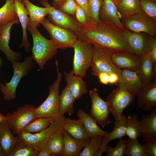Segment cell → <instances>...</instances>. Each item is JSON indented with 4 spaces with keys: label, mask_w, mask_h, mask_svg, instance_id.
<instances>
[{
    "label": "cell",
    "mask_w": 156,
    "mask_h": 156,
    "mask_svg": "<svg viewBox=\"0 0 156 156\" xmlns=\"http://www.w3.org/2000/svg\"><path fill=\"white\" fill-rule=\"evenodd\" d=\"M81 25L76 34L78 38L94 46L107 49L112 53L129 51L123 39L124 31L118 27L101 21Z\"/></svg>",
    "instance_id": "cell-1"
},
{
    "label": "cell",
    "mask_w": 156,
    "mask_h": 156,
    "mask_svg": "<svg viewBox=\"0 0 156 156\" xmlns=\"http://www.w3.org/2000/svg\"><path fill=\"white\" fill-rule=\"evenodd\" d=\"M27 29L33 40L31 56L40 68L43 70L47 62L57 54L58 49L51 39H48L42 35L37 27H32L28 24Z\"/></svg>",
    "instance_id": "cell-2"
},
{
    "label": "cell",
    "mask_w": 156,
    "mask_h": 156,
    "mask_svg": "<svg viewBox=\"0 0 156 156\" xmlns=\"http://www.w3.org/2000/svg\"><path fill=\"white\" fill-rule=\"evenodd\" d=\"M57 71L56 79L49 87L48 96L40 106L35 108V114L37 118H51L57 121L62 118L59 111L60 94L59 89L62 80V75L60 72L57 60L55 61Z\"/></svg>",
    "instance_id": "cell-3"
},
{
    "label": "cell",
    "mask_w": 156,
    "mask_h": 156,
    "mask_svg": "<svg viewBox=\"0 0 156 156\" xmlns=\"http://www.w3.org/2000/svg\"><path fill=\"white\" fill-rule=\"evenodd\" d=\"M64 118L57 121H54L47 128L40 132L32 134L22 130L16 137L18 141L39 152L46 148L52 136L62 129Z\"/></svg>",
    "instance_id": "cell-4"
},
{
    "label": "cell",
    "mask_w": 156,
    "mask_h": 156,
    "mask_svg": "<svg viewBox=\"0 0 156 156\" xmlns=\"http://www.w3.org/2000/svg\"><path fill=\"white\" fill-rule=\"evenodd\" d=\"M31 56L26 57L23 62L15 61L12 63L14 73L11 79L5 85L0 83V88L4 94V99L9 101L16 98V91L21 79L28 76L34 66Z\"/></svg>",
    "instance_id": "cell-5"
},
{
    "label": "cell",
    "mask_w": 156,
    "mask_h": 156,
    "mask_svg": "<svg viewBox=\"0 0 156 156\" xmlns=\"http://www.w3.org/2000/svg\"><path fill=\"white\" fill-rule=\"evenodd\" d=\"M93 48V55L91 64L92 74L97 77L101 73L109 74H116L120 79V83L119 85H123L121 78L122 70L118 68L113 63L112 58L113 53L106 48L94 46Z\"/></svg>",
    "instance_id": "cell-6"
},
{
    "label": "cell",
    "mask_w": 156,
    "mask_h": 156,
    "mask_svg": "<svg viewBox=\"0 0 156 156\" xmlns=\"http://www.w3.org/2000/svg\"><path fill=\"white\" fill-rule=\"evenodd\" d=\"M123 39L129 51L141 57L156 47L155 38L144 32H133L125 28Z\"/></svg>",
    "instance_id": "cell-7"
},
{
    "label": "cell",
    "mask_w": 156,
    "mask_h": 156,
    "mask_svg": "<svg viewBox=\"0 0 156 156\" xmlns=\"http://www.w3.org/2000/svg\"><path fill=\"white\" fill-rule=\"evenodd\" d=\"M73 48L74 54L73 71L74 74L85 77L93 59V46L78 38Z\"/></svg>",
    "instance_id": "cell-8"
},
{
    "label": "cell",
    "mask_w": 156,
    "mask_h": 156,
    "mask_svg": "<svg viewBox=\"0 0 156 156\" xmlns=\"http://www.w3.org/2000/svg\"><path fill=\"white\" fill-rule=\"evenodd\" d=\"M40 24L48 31L51 39L58 49L63 50L73 48L78 38L73 32L54 25L46 18Z\"/></svg>",
    "instance_id": "cell-9"
},
{
    "label": "cell",
    "mask_w": 156,
    "mask_h": 156,
    "mask_svg": "<svg viewBox=\"0 0 156 156\" xmlns=\"http://www.w3.org/2000/svg\"><path fill=\"white\" fill-rule=\"evenodd\" d=\"M136 94L128 90L122 85L113 90L107 96L110 112L114 119L120 117L126 107L134 101Z\"/></svg>",
    "instance_id": "cell-10"
},
{
    "label": "cell",
    "mask_w": 156,
    "mask_h": 156,
    "mask_svg": "<svg viewBox=\"0 0 156 156\" xmlns=\"http://www.w3.org/2000/svg\"><path fill=\"white\" fill-rule=\"evenodd\" d=\"M124 28L135 33L144 32L152 36L156 34V20L146 15L142 11L122 19Z\"/></svg>",
    "instance_id": "cell-11"
},
{
    "label": "cell",
    "mask_w": 156,
    "mask_h": 156,
    "mask_svg": "<svg viewBox=\"0 0 156 156\" xmlns=\"http://www.w3.org/2000/svg\"><path fill=\"white\" fill-rule=\"evenodd\" d=\"M35 108L33 105L26 104L12 113L7 114L6 120L14 134L20 133L28 124L37 118Z\"/></svg>",
    "instance_id": "cell-12"
},
{
    "label": "cell",
    "mask_w": 156,
    "mask_h": 156,
    "mask_svg": "<svg viewBox=\"0 0 156 156\" xmlns=\"http://www.w3.org/2000/svg\"><path fill=\"white\" fill-rule=\"evenodd\" d=\"M44 7L48 8L50 14L48 19L54 25L73 32L76 34L80 30L81 25L76 19L75 16L51 6L48 0H39Z\"/></svg>",
    "instance_id": "cell-13"
},
{
    "label": "cell",
    "mask_w": 156,
    "mask_h": 156,
    "mask_svg": "<svg viewBox=\"0 0 156 156\" xmlns=\"http://www.w3.org/2000/svg\"><path fill=\"white\" fill-rule=\"evenodd\" d=\"M98 91L97 88H94L89 92L92 101L89 114L104 128L111 122L109 119L110 110L108 102L103 100L99 96Z\"/></svg>",
    "instance_id": "cell-14"
},
{
    "label": "cell",
    "mask_w": 156,
    "mask_h": 156,
    "mask_svg": "<svg viewBox=\"0 0 156 156\" xmlns=\"http://www.w3.org/2000/svg\"><path fill=\"white\" fill-rule=\"evenodd\" d=\"M19 23L18 18L3 25H0V50L5 55L8 60L11 63L19 61L21 57V53L12 50L9 44L10 37V30L12 26Z\"/></svg>",
    "instance_id": "cell-15"
},
{
    "label": "cell",
    "mask_w": 156,
    "mask_h": 156,
    "mask_svg": "<svg viewBox=\"0 0 156 156\" xmlns=\"http://www.w3.org/2000/svg\"><path fill=\"white\" fill-rule=\"evenodd\" d=\"M138 107L143 110H152L156 105V80L144 84L137 93Z\"/></svg>",
    "instance_id": "cell-16"
},
{
    "label": "cell",
    "mask_w": 156,
    "mask_h": 156,
    "mask_svg": "<svg viewBox=\"0 0 156 156\" xmlns=\"http://www.w3.org/2000/svg\"><path fill=\"white\" fill-rule=\"evenodd\" d=\"M113 122L114 128L113 130L103 137L101 147L95 156H101L106 151L109 142L116 139H120L126 135L127 117L124 115L120 117L114 119Z\"/></svg>",
    "instance_id": "cell-17"
},
{
    "label": "cell",
    "mask_w": 156,
    "mask_h": 156,
    "mask_svg": "<svg viewBox=\"0 0 156 156\" xmlns=\"http://www.w3.org/2000/svg\"><path fill=\"white\" fill-rule=\"evenodd\" d=\"M112 58L119 69L133 71H137L142 62V57L129 51L113 53Z\"/></svg>",
    "instance_id": "cell-18"
},
{
    "label": "cell",
    "mask_w": 156,
    "mask_h": 156,
    "mask_svg": "<svg viewBox=\"0 0 156 156\" xmlns=\"http://www.w3.org/2000/svg\"><path fill=\"white\" fill-rule=\"evenodd\" d=\"M142 132L139 137L143 139L142 144L156 138V109L143 115L140 119Z\"/></svg>",
    "instance_id": "cell-19"
},
{
    "label": "cell",
    "mask_w": 156,
    "mask_h": 156,
    "mask_svg": "<svg viewBox=\"0 0 156 156\" xmlns=\"http://www.w3.org/2000/svg\"><path fill=\"white\" fill-rule=\"evenodd\" d=\"M14 5L23 31L22 40L20 47H24L25 51L29 53L30 44L28 40L27 31V26L29 22L27 11L22 0H14Z\"/></svg>",
    "instance_id": "cell-20"
},
{
    "label": "cell",
    "mask_w": 156,
    "mask_h": 156,
    "mask_svg": "<svg viewBox=\"0 0 156 156\" xmlns=\"http://www.w3.org/2000/svg\"><path fill=\"white\" fill-rule=\"evenodd\" d=\"M62 129L73 138L81 141L88 143L90 138L88 135L81 120L64 118Z\"/></svg>",
    "instance_id": "cell-21"
},
{
    "label": "cell",
    "mask_w": 156,
    "mask_h": 156,
    "mask_svg": "<svg viewBox=\"0 0 156 156\" xmlns=\"http://www.w3.org/2000/svg\"><path fill=\"white\" fill-rule=\"evenodd\" d=\"M99 18L100 21L112 24L125 31V28L118 15L116 7L112 0H103Z\"/></svg>",
    "instance_id": "cell-22"
},
{
    "label": "cell",
    "mask_w": 156,
    "mask_h": 156,
    "mask_svg": "<svg viewBox=\"0 0 156 156\" xmlns=\"http://www.w3.org/2000/svg\"><path fill=\"white\" fill-rule=\"evenodd\" d=\"M83 78L75 75L73 70L64 72L67 86L75 100L79 99L88 92L86 83Z\"/></svg>",
    "instance_id": "cell-23"
},
{
    "label": "cell",
    "mask_w": 156,
    "mask_h": 156,
    "mask_svg": "<svg viewBox=\"0 0 156 156\" xmlns=\"http://www.w3.org/2000/svg\"><path fill=\"white\" fill-rule=\"evenodd\" d=\"M18 140L11 130L6 120L0 124V151L3 156L7 155L14 144Z\"/></svg>",
    "instance_id": "cell-24"
},
{
    "label": "cell",
    "mask_w": 156,
    "mask_h": 156,
    "mask_svg": "<svg viewBox=\"0 0 156 156\" xmlns=\"http://www.w3.org/2000/svg\"><path fill=\"white\" fill-rule=\"evenodd\" d=\"M22 0L29 16V24L32 27H39L45 16L50 14L49 9L46 7L37 6L31 3L29 0Z\"/></svg>",
    "instance_id": "cell-25"
},
{
    "label": "cell",
    "mask_w": 156,
    "mask_h": 156,
    "mask_svg": "<svg viewBox=\"0 0 156 156\" xmlns=\"http://www.w3.org/2000/svg\"><path fill=\"white\" fill-rule=\"evenodd\" d=\"M77 113L86 132L90 138L98 135L104 137L108 133V132L101 129L95 119L81 109H78Z\"/></svg>",
    "instance_id": "cell-26"
},
{
    "label": "cell",
    "mask_w": 156,
    "mask_h": 156,
    "mask_svg": "<svg viewBox=\"0 0 156 156\" xmlns=\"http://www.w3.org/2000/svg\"><path fill=\"white\" fill-rule=\"evenodd\" d=\"M156 64L145 57H142L141 63L137 73L143 83L156 80Z\"/></svg>",
    "instance_id": "cell-27"
},
{
    "label": "cell",
    "mask_w": 156,
    "mask_h": 156,
    "mask_svg": "<svg viewBox=\"0 0 156 156\" xmlns=\"http://www.w3.org/2000/svg\"><path fill=\"white\" fill-rule=\"evenodd\" d=\"M62 132L64 145V156H79L88 143L73 138L62 129Z\"/></svg>",
    "instance_id": "cell-28"
},
{
    "label": "cell",
    "mask_w": 156,
    "mask_h": 156,
    "mask_svg": "<svg viewBox=\"0 0 156 156\" xmlns=\"http://www.w3.org/2000/svg\"><path fill=\"white\" fill-rule=\"evenodd\" d=\"M116 6L120 20L142 11L140 0H121Z\"/></svg>",
    "instance_id": "cell-29"
},
{
    "label": "cell",
    "mask_w": 156,
    "mask_h": 156,
    "mask_svg": "<svg viewBox=\"0 0 156 156\" xmlns=\"http://www.w3.org/2000/svg\"><path fill=\"white\" fill-rule=\"evenodd\" d=\"M121 78L123 85L128 90L135 93L136 95L144 84L138 75L137 71L122 69Z\"/></svg>",
    "instance_id": "cell-30"
},
{
    "label": "cell",
    "mask_w": 156,
    "mask_h": 156,
    "mask_svg": "<svg viewBox=\"0 0 156 156\" xmlns=\"http://www.w3.org/2000/svg\"><path fill=\"white\" fill-rule=\"evenodd\" d=\"M75 100L67 86L64 87L60 96L59 111L61 117H64L65 113L72 116L74 112L73 104Z\"/></svg>",
    "instance_id": "cell-31"
},
{
    "label": "cell",
    "mask_w": 156,
    "mask_h": 156,
    "mask_svg": "<svg viewBox=\"0 0 156 156\" xmlns=\"http://www.w3.org/2000/svg\"><path fill=\"white\" fill-rule=\"evenodd\" d=\"M62 129L52 136L47 144L45 148L50 152L52 155L64 156V145Z\"/></svg>",
    "instance_id": "cell-32"
},
{
    "label": "cell",
    "mask_w": 156,
    "mask_h": 156,
    "mask_svg": "<svg viewBox=\"0 0 156 156\" xmlns=\"http://www.w3.org/2000/svg\"><path fill=\"white\" fill-rule=\"evenodd\" d=\"M18 17L14 0H6L4 4L0 8V25H5Z\"/></svg>",
    "instance_id": "cell-33"
},
{
    "label": "cell",
    "mask_w": 156,
    "mask_h": 156,
    "mask_svg": "<svg viewBox=\"0 0 156 156\" xmlns=\"http://www.w3.org/2000/svg\"><path fill=\"white\" fill-rule=\"evenodd\" d=\"M142 132L140 119L136 114H133L127 117L126 135L131 139H137Z\"/></svg>",
    "instance_id": "cell-34"
},
{
    "label": "cell",
    "mask_w": 156,
    "mask_h": 156,
    "mask_svg": "<svg viewBox=\"0 0 156 156\" xmlns=\"http://www.w3.org/2000/svg\"><path fill=\"white\" fill-rule=\"evenodd\" d=\"M54 121L51 118H37L28 124L23 130L30 133H38L47 128Z\"/></svg>",
    "instance_id": "cell-35"
},
{
    "label": "cell",
    "mask_w": 156,
    "mask_h": 156,
    "mask_svg": "<svg viewBox=\"0 0 156 156\" xmlns=\"http://www.w3.org/2000/svg\"><path fill=\"white\" fill-rule=\"evenodd\" d=\"M38 152L18 141L13 146L7 156H38Z\"/></svg>",
    "instance_id": "cell-36"
},
{
    "label": "cell",
    "mask_w": 156,
    "mask_h": 156,
    "mask_svg": "<svg viewBox=\"0 0 156 156\" xmlns=\"http://www.w3.org/2000/svg\"><path fill=\"white\" fill-rule=\"evenodd\" d=\"M103 137L98 135L90 138L89 142L84 147L79 156H94L100 149Z\"/></svg>",
    "instance_id": "cell-37"
},
{
    "label": "cell",
    "mask_w": 156,
    "mask_h": 156,
    "mask_svg": "<svg viewBox=\"0 0 156 156\" xmlns=\"http://www.w3.org/2000/svg\"><path fill=\"white\" fill-rule=\"evenodd\" d=\"M124 154L125 156H147L143 145L137 139H132L128 137Z\"/></svg>",
    "instance_id": "cell-38"
},
{
    "label": "cell",
    "mask_w": 156,
    "mask_h": 156,
    "mask_svg": "<svg viewBox=\"0 0 156 156\" xmlns=\"http://www.w3.org/2000/svg\"><path fill=\"white\" fill-rule=\"evenodd\" d=\"M89 12L92 23H97L100 21L99 14L103 5V0H88Z\"/></svg>",
    "instance_id": "cell-39"
},
{
    "label": "cell",
    "mask_w": 156,
    "mask_h": 156,
    "mask_svg": "<svg viewBox=\"0 0 156 156\" xmlns=\"http://www.w3.org/2000/svg\"><path fill=\"white\" fill-rule=\"evenodd\" d=\"M127 138L120 139L114 147L108 146L106 150L107 156H124L127 146Z\"/></svg>",
    "instance_id": "cell-40"
},
{
    "label": "cell",
    "mask_w": 156,
    "mask_h": 156,
    "mask_svg": "<svg viewBox=\"0 0 156 156\" xmlns=\"http://www.w3.org/2000/svg\"><path fill=\"white\" fill-rule=\"evenodd\" d=\"M142 10L150 17L156 20V4L149 0H140Z\"/></svg>",
    "instance_id": "cell-41"
},
{
    "label": "cell",
    "mask_w": 156,
    "mask_h": 156,
    "mask_svg": "<svg viewBox=\"0 0 156 156\" xmlns=\"http://www.w3.org/2000/svg\"><path fill=\"white\" fill-rule=\"evenodd\" d=\"M77 3L75 0H66L58 9L75 16Z\"/></svg>",
    "instance_id": "cell-42"
},
{
    "label": "cell",
    "mask_w": 156,
    "mask_h": 156,
    "mask_svg": "<svg viewBox=\"0 0 156 156\" xmlns=\"http://www.w3.org/2000/svg\"><path fill=\"white\" fill-rule=\"evenodd\" d=\"M75 17L76 20L81 24L86 25L90 23L89 22L88 20L87 16L84 10L77 3Z\"/></svg>",
    "instance_id": "cell-43"
},
{
    "label": "cell",
    "mask_w": 156,
    "mask_h": 156,
    "mask_svg": "<svg viewBox=\"0 0 156 156\" xmlns=\"http://www.w3.org/2000/svg\"><path fill=\"white\" fill-rule=\"evenodd\" d=\"M142 144L147 156H156V138H152L148 142Z\"/></svg>",
    "instance_id": "cell-44"
},
{
    "label": "cell",
    "mask_w": 156,
    "mask_h": 156,
    "mask_svg": "<svg viewBox=\"0 0 156 156\" xmlns=\"http://www.w3.org/2000/svg\"><path fill=\"white\" fill-rule=\"evenodd\" d=\"M84 10L86 14L88 20L90 23H92L90 16L88 6V0H75Z\"/></svg>",
    "instance_id": "cell-45"
},
{
    "label": "cell",
    "mask_w": 156,
    "mask_h": 156,
    "mask_svg": "<svg viewBox=\"0 0 156 156\" xmlns=\"http://www.w3.org/2000/svg\"><path fill=\"white\" fill-rule=\"evenodd\" d=\"M110 74L104 73H101L98 75L97 77L101 83L105 85H108L109 83Z\"/></svg>",
    "instance_id": "cell-46"
},
{
    "label": "cell",
    "mask_w": 156,
    "mask_h": 156,
    "mask_svg": "<svg viewBox=\"0 0 156 156\" xmlns=\"http://www.w3.org/2000/svg\"><path fill=\"white\" fill-rule=\"evenodd\" d=\"M144 57L148 58L153 63H156V47L149 53Z\"/></svg>",
    "instance_id": "cell-47"
},
{
    "label": "cell",
    "mask_w": 156,
    "mask_h": 156,
    "mask_svg": "<svg viewBox=\"0 0 156 156\" xmlns=\"http://www.w3.org/2000/svg\"><path fill=\"white\" fill-rule=\"evenodd\" d=\"M66 0H53L52 6L54 8L59 9Z\"/></svg>",
    "instance_id": "cell-48"
},
{
    "label": "cell",
    "mask_w": 156,
    "mask_h": 156,
    "mask_svg": "<svg viewBox=\"0 0 156 156\" xmlns=\"http://www.w3.org/2000/svg\"><path fill=\"white\" fill-rule=\"evenodd\" d=\"M51 155H52L50 152L45 148L38 152V156H50Z\"/></svg>",
    "instance_id": "cell-49"
},
{
    "label": "cell",
    "mask_w": 156,
    "mask_h": 156,
    "mask_svg": "<svg viewBox=\"0 0 156 156\" xmlns=\"http://www.w3.org/2000/svg\"><path fill=\"white\" fill-rule=\"evenodd\" d=\"M7 119L5 116H4L1 113H0V124L3 121L6 120Z\"/></svg>",
    "instance_id": "cell-50"
},
{
    "label": "cell",
    "mask_w": 156,
    "mask_h": 156,
    "mask_svg": "<svg viewBox=\"0 0 156 156\" xmlns=\"http://www.w3.org/2000/svg\"><path fill=\"white\" fill-rule=\"evenodd\" d=\"M121 0H112L116 5Z\"/></svg>",
    "instance_id": "cell-51"
},
{
    "label": "cell",
    "mask_w": 156,
    "mask_h": 156,
    "mask_svg": "<svg viewBox=\"0 0 156 156\" xmlns=\"http://www.w3.org/2000/svg\"><path fill=\"white\" fill-rule=\"evenodd\" d=\"M152 2H153L155 3H156V0H149Z\"/></svg>",
    "instance_id": "cell-52"
},
{
    "label": "cell",
    "mask_w": 156,
    "mask_h": 156,
    "mask_svg": "<svg viewBox=\"0 0 156 156\" xmlns=\"http://www.w3.org/2000/svg\"><path fill=\"white\" fill-rule=\"evenodd\" d=\"M1 60L0 59V65H1Z\"/></svg>",
    "instance_id": "cell-53"
},
{
    "label": "cell",
    "mask_w": 156,
    "mask_h": 156,
    "mask_svg": "<svg viewBox=\"0 0 156 156\" xmlns=\"http://www.w3.org/2000/svg\"><path fill=\"white\" fill-rule=\"evenodd\" d=\"M2 0H0V1H2Z\"/></svg>",
    "instance_id": "cell-54"
}]
</instances>
